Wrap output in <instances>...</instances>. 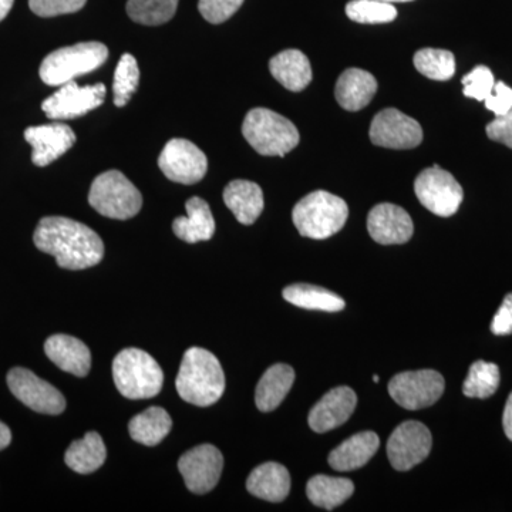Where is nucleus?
<instances>
[{
  "label": "nucleus",
  "instance_id": "nucleus-1",
  "mask_svg": "<svg viewBox=\"0 0 512 512\" xmlns=\"http://www.w3.org/2000/svg\"><path fill=\"white\" fill-rule=\"evenodd\" d=\"M33 241L37 249L55 256L60 268L82 271L99 264L104 244L92 228L64 217H46L37 225Z\"/></svg>",
  "mask_w": 512,
  "mask_h": 512
},
{
  "label": "nucleus",
  "instance_id": "nucleus-2",
  "mask_svg": "<svg viewBox=\"0 0 512 512\" xmlns=\"http://www.w3.org/2000/svg\"><path fill=\"white\" fill-rule=\"evenodd\" d=\"M175 387L185 402L208 407L221 399L225 390V375L220 360L202 348H190L184 353Z\"/></svg>",
  "mask_w": 512,
  "mask_h": 512
},
{
  "label": "nucleus",
  "instance_id": "nucleus-3",
  "mask_svg": "<svg viewBox=\"0 0 512 512\" xmlns=\"http://www.w3.org/2000/svg\"><path fill=\"white\" fill-rule=\"evenodd\" d=\"M349 217L348 204L328 191L303 197L292 212L293 224L302 237L326 239L338 234Z\"/></svg>",
  "mask_w": 512,
  "mask_h": 512
},
{
  "label": "nucleus",
  "instance_id": "nucleus-4",
  "mask_svg": "<svg viewBox=\"0 0 512 512\" xmlns=\"http://www.w3.org/2000/svg\"><path fill=\"white\" fill-rule=\"evenodd\" d=\"M242 134L256 153L266 157H285L301 140L291 120L262 107L249 111Z\"/></svg>",
  "mask_w": 512,
  "mask_h": 512
},
{
  "label": "nucleus",
  "instance_id": "nucleus-5",
  "mask_svg": "<svg viewBox=\"0 0 512 512\" xmlns=\"http://www.w3.org/2000/svg\"><path fill=\"white\" fill-rule=\"evenodd\" d=\"M117 389L130 400L151 399L163 389L164 373L160 365L144 350H121L113 362Z\"/></svg>",
  "mask_w": 512,
  "mask_h": 512
},
{
  "label": "nucleus",
  "instance_id": "nucleus-6",
  "mask_svg": "<svg viewBox=\"0 0 512 512\" xmlns=\"http://www.w3.org/2000/svg\"><path fill=\"white\" fill-rule=\"evenodd\" d=\"M109 49L100 42H84L62 47L40 64V79L47 86L60 87L76 77L94 72L106 63Z\"/></svg>",
  "mask_w": 512,
  "mask_h": 512
},
{
  "label": "nucleus",
  "instance_id": "nucleus-7",
  "mask_svg": "<svg viewBox=\"0 0 512 512\" xmlns=\"http://www.w3.org/2000/svg\"><path fill=\"white\" fill-rule=\"evenodd\" d=\"M89 204L111 220H130L143 207V197L136 185L117 170L106 171L93 181Z\"/></svg>",
  "mask_w": 512,
  "mask_h": 512
},
{
  "label": "nucleus",
  "instance_id": "nucleus-8",
  "mask_svg": "<svg viewBox=\"0 0 512 512\" xmlns=\"http://www.w3.org/2000/svg\"><path fill=\"white\" fill-rule=\"evenodd\" d=\"M414 192L424 208L439 217L456 214L464 192L456 178L439 165L421 171L414 183Z\"/></svg>",
  "mask_w": 512,
  "mask_h": 512
},
{
  "label": "nucleus",
  "instance_id": "nucleus-9",
  "mask_svg": "<svg viewBox=\"0 0 512 512\" xmlns=\"http://www.w3.org/2000/svg\"><path fill=\"white\" fill-rule=\"evenodd\" d=\"M444 389V377L431 369L399 373L389 383L390 396L394 402L407 410L433 406L443 396Z\"/></svg>",
  "mask_w": 512,
  "mask_h": 512
},
{
  "label": "nucleus",
  "instance_id": "nucleus-10",
  "mask_svg": "<svg viewBox=\"0 0 512 512\" xmlns=\"http://www.w3.org/2000/svg\"><path fill=\"white\" fill-rule=\"evenodd\" d=\"M158 167L168 180L191 185L200 183L208 170L204 151L184 138H173L165 144L158 157Z\"/></svg>",
  "mask_w": 512,
  "mask_h": 512
},
{
  "label": "nucleus",
  "instance_id": "nucleus-11",
  "mask_svg": "<svg viewBox=\"0 0 512 512\" xmlns=\"http://www.w3.org/2000/svg\"><path fill=\"white\" fill-rule=\"evenodd\" d=\"M106 86L103 83L80 87L76 82L60 86L55 94L42 103L50 120H72L82 117L89 111L99 109L106 99Z\"/></svg>",
  "mask_w": 512,
  "mask_h": 512
},
{
  "label": "nucleus",
  "instance_id": "nucleus-12",
  "mask_svg": "<svg viewBox=\"0 0 512 512\" xmlns=\"http://www.w3.org/2000/svg\"><path fill=\"white\" fill-rule=\"evenodd\" d=\"M433 437L419 421H406L393 431L387 441V457L394 470L409 471L429 457Z\"/></svg>",
  "mask_w": 512,
  "mask_h": 512
},
{
  "label": "nucleus",
  "instance_id": "nucleus-13",
  "mask_svg": "<svg viewBox=\"0 0 512 512\" xmlns=\"http://www.w3.org/2000/svg\"><path fill=\"white\" fill-rule=\"evenodd\" d=\"M8 386L16 399L37 413L56 416L66 409V400L55 386L23 367L10 370Z\"/></svg>",
  "mask_w": 512,
  "mask_h": 512
},
{
  "label": "nucleus",
  "instance_id": "nucleus-14",
  "mask_svg": "<svg viewBox=\"0 0 512 512\" xmlns=\"http://www.w3.org/2000/svg\"><path fill=\"white\" fill-rule=\"evenodd\" d=\"M224 457L217 447L202 444L191 448L178 460V470L185 485L194 494L210 493L220 481Z\"/></svg>",
  "mask_w": 512,
  "mask_h": 512
},
{
  "label": "nucleus",
  "instance_id": "nucleus-15",
  "mask_svg": "<svg viewBox=\"0 0 512 512\" xmlns=\"http://www.w3.org/2000/svg\"><path fill=\"white\" fill-rule=\"evenodd\" d=\"M369 134L375 146L392 150H409L423 141L420 124L397 109L380 111L372 121Z\"/></svg>",
  "mask_w": 512,
  "mask_h": 512
},
{
  "label": "nucleus",
  "instance_id": "nucleus-16",
  "mask_svg": "<svg viewBox=\"0 0 512 512\" xmlns=\"http://www.w3.org/2000/svg\"><path fill=\"white\" fill-rule=\"evenodd\" d=\"M367 229L377 244L402 245L413 237L414 225L402 207L384 202L369 212Z\"/></svg>",
  "mask_w": 512,
  "mask_h": 512
},
{
  "label": "nucleus",
  "instance_id": "nucleus-17",
  "mask_svg": "<svg viewBox=\"0 0 512 512\" xmlns=\"http://www.w3.org/2000/svg\"><path fill=\"white\" fill-rule=\"evenodd\" d=\"M25 140L33 148V164L46 167L76 144V134L66 124L53 123L26 128Z\"/></svg>",
  "mask_w": 512,
  "mask_h": 512
},
{
  "label": "nucleus",
  "instance_id": "nucleus-18",
  "mask_svg": "<svg viewBox=\"0 0 512 512\" xmlns=\"http://www.w3.org/2000/svg\"><path fill=\"white\" fill-rule=\"evenodd\" d=\"M356 393L348 386L336 387L326 393L309 413V426L316 433H326L342 426L355 412Z\"/></svg>",
  "mask_w": 512,
  "mask_h": 512
},
{
  "label": "nucleus",
  "instance_id": "nucleus-19",
  "mask_svg": "<svg viewBox=\"0 0 512 512\" xmlns=\"http://www.w3.org/2000/svg\"><path fill=\"white\" fill-rule=\"evenodd\" d=\"M45 352L63 372L77 377L89 375L92 353L82 340L69 335H53L46 340Z\"/></svg>",
  "mask_w": 512,
  "mask_h": 512
},
{
  "label": "nucleus",
  "instance_id": "nucleus-20",
  "mask_svg": "<svg viewBox=\"0 0 512 512\" xmlns=\"http://www.w3.org/2000/svg\"><path fill=\"white\" fill-rule=\"evenodd\" d=\"M380 447V439L373 431H362L343 441L329 454V466L336 471H353L372 460Z\"/></svg>",
  "mask_w": 512,
  "mask_h": 512
},
{
  "label": "nucleus",
  "instance_id": "nucleus-21",
  "mask_svg": "<svg viewBox=\"0 0 512 512\" xmlns=\"http://www.w3.org/2000/svg\"><path fill=\"white\" fill-rule=\"evenodd\" d=\"M377 92L375 76L362 69L345 70L336 83L335 96L342 109L359 111L369 106Z\"/></svg>",
  "mask_w": 512,
  "mask_h": 512
},
{
  "label": "nucleus",
  "instance_id": "nucleus-22",
  "mask_svg": "<svg viewBox=\"0 0 512 512\" xmlns=\"http://www.w3.org/2000/svg\"><path fill=\"white\" fill-rule=\"evenodd\" d=\"M185 210L187 217L175 218L173 222L174 234L188 244L210 241L215 234V220L208 202L192 197L185 204Z\"/></svg>",
  "mask_w": 512,
  "mask_h": 512
},
{
  "label": "nucleus",
  "instance_id": "nucleus-23",
  "mask_svg": "<svg viewBox=\"0 0 512 512\" xmlns=\"http://www.w3.org/2000/svg\"><path fill=\"white\" fill-rule=\"evenodd\" d=\"M247 490L261 500L281 503L291 491V476L282 464H261L249 474Z\"/></svg>",
  "mask_w": 512,
  "mask_h": 512
},
{
  "label": "nucleus",
  "instance_id": "nucleus-24",
  "mask_svg": "<svg viewBox=\"0 0 512 512\" xmlns=\"http://www.w3.org/2000/svg\"><path fill=\"white\" fill-rule=\"evenodd\" d=\"M224 202L241 224L252 225L264 211V192L252 181L235 180L225 187Z\"/></svg>",
  "mask_w": 512,
  "mask_h": 512
},
{
  "label": "nucleus",
  "instance_id": "nucleus-25",
  "mask_svg": "<svg viewBox=\"0 0 512 512\" xmlns=\"http://www.w3.org/2000/svg\"><path fill=\"white\" fill-rule=\"evenodd\" d=\"M269 70L291 92H302L312 82L311 62L301 50L289 49L278 53L269 62Z\"/></svg>",
  "mask_w": 512,
  "mask_h": 512
},
{
  "label": "nucleus",
  "instance_id": "nucleus-26",
  "mask_svg": "<svg viewBox=\"0 0 512 512\" xmlns=\"http://www.w3.org/2000/svg\"><path fill=\"white\" fill-rule=\"evenodd\" d=\"M295 382V370L291 366L278 363L269 367L256 386L255 403L261 412H274L284 402Z\"/></svg>",
  "mask_w": 512,
  "mask_h": 512
},
{
  "label": "nucleus",
  "instance_id": "nucleus-27",
  "mask_svg": "<svg viewBox=\"0 0 512 512\" xmlns=\"http://www.w3.org/2000/svg\"><path fill=\"white\" fill-rule=\"evenodd\" d=\"M107 451L104 441L96 431H90L83 439L73 441L67 448V467L79 474H90L99 470L106 461Z\"/></svg>",
  "mask_w": 512,
  "mask_h": 512
},
{
  "label": "nucleus",
  "instance_id": "nucleus-28",
  "mask_svg": "<svg viewBox=\"0 0 512 512\" xmlns=\"http://www.w3.org/2000/svg\"><path fill=\"white\" fill-rule=\"evenodd\" d=\"M173 420L163 407H150L137 414L128 424L131 439L143 446L154 447L170 434Z\"/></svg>",
  "mask_w": 512,
  "mask_h": 512
},
{
  "label": "nucleus",
  "instance_id": "nucleus-29",
  "mask_svg": "<svg viewBox=\"0 0 512 512\" xmlns=\"http://www.w3.org/2000/svg\"><path fill=\"white\" fill-rule=\"evenodd\" d=\"M355 493V484L349 478L315 476L306 484V494L313 505L332 511L348 501Z\"/></svg>",
  "mask_w": 512,
  "mask_h": 512
},
{
  "label": "nucleus",
  "instance_id": "nucleus-30",
  "mask_svg": "<svg viewBox=\"0 0 512 512\" xmlns=\"http://www.w3.org/2000/svg\"><path fill=\"white\" fill-rule=\"evenodd\" d=\"M285 301L298 306V308L308 309V311L322 312H340L345 309V301L339 295L320 288V286L308 284H296L288 286L282 292Z\"/></svg>",
  "mask_w": 512,
  "mask_h": 512
},
{
  "label": "nucleus",
  "instance_id": "nucleus-31",
  "mask_svg": "<svg viewBox=\"0 0 512 512\" xmlns=\"http://www.w3.org/2000/svg\"><path fill=\"white\" fill-rule=\"evenodd\" d=\"M500 380V367L495 363L477 360L470 367V372L464 382L463 393L471 399H488L497 392Z\"/></svg>",
  "mask_w": 512,
  "mask_h": 512
},
{
  "label": "nucleus",
  "instance_id": "nucleus-32",
  "mask_svg": "<svg viewBox=\"0 0 512 512\" xmlns=\"http://www.w3.org/2000/svg\"><path fill=\"white\" fill-rule=\"evenodd\" d=\"M178 0H128L127 13L140 25L158 26L170 22L177 12Z\"/></svg>",
  "mask_w": 512,
  "mask_h": 512
},
{
  "label": "nucleus",
  "instance_id": "nucleus-33",
  "mask_svg": "<svg viewBox=\"0 0 512 512\" xmlns=\"http://www.w3.org/2000/svg\"><path fill=\"white\" fill-rule=\"evenodd\" d=\"M414 66L431 80L447 82L456 73V57L448 50L421 49L414 55Z\"/></svg>",
  "mask_w": 512,
  "mask_h": 512
},
{
  "label": "nucleus",
  "instance_id": "nucleus-34",
  "mask_svg": "<svg viewBox=\"0 0 512 512\" xmlns=\"http://www.w3.org/2000/svg\"><path fill=\"white\" fill-rule=\"evenodd\" d=\"M138 83H140V69H138L136 57L126 53L121 56L114 73V104L117 107L127 106L128 101L137 92Z\"/></svg>",
  "mask_w": 512,
  "mask_h": 512
},
{
  "label": "nucleus",
  "instance_id": "nucleus-35",
  "mask_svg": "<svg viewBox=\"0 0 512 512\" xmlns=\"http://www.w3.org/2000/svg\"><path fill=\"white\" fill-rule=\"evenodd\" d=\"M346 15L353 22L376 25L393 22L397 18V10L392 3L380 0H350L346 5Z\"/></svg>",
  "mask_w": 512,
  "mask_h": 512
},
{
  "label": "nucleus",
  "instance_id": "nucleus-36",
  "mask_svg": "<svg viewBox=\"0 0 512 512\" xmlns=\"http://www.w3.org/2000/svg\"><path fill=\"white\" fill-rule=\"evenodd\" d=\"M464 86V96L470 99L484 101L494 89V74L488 67L477 66L461 80Z\"/></svg>",
  "mask_w": 512,
  "mask_h": 512
},
{
  "label": "nucleus",
  "instance_id": "nucleus-37",
  "mask_svg": "<svg viewBox=\"0 0 512 512\" xmlns=\"http://www.w3.org/2000/svg\"><path fill=\"white\" fill-rule=\"evenodd\" d=\"M244 0H200L198 10L212 25H220L238 12Z\"/></svg>",
  "mask_w": 512,
  "mask_h": 512
},
{
  "label": "nucleus",
  "instance_id": "nucleus-38",
  "mask_svg": "<svg viewBox=\"0 0 512 512\" xmlns=\"http://www.w3.org/2000/svg\"><path fill=\"white\" fill-rule=\"evenodd\" d=\"M87 0H29V8L40 18L69 15L84 8Z\"/></svg>",
  "mask_w": 512,
  "mask_h": 512
},
{
  "label": "nucleus",
  "instance_id": "nucleus-39",
  "mask_svg": "<svg viewBox=\"0 0 512 512\" xmlns=\"http://www.w3.org/2000/svg\"><path fill=\"white\" fill-rule=\"evenodd\" d=\"M484 101L485 107L495 116H504L512 110V89L504 82L495 83L493 92Z\"/></svg>",
  "mask_w": 512,
  "mask_h": 512
},
{
  "label": "nucleus",
  "instance_id": "nucleus-40",
  "mask_svg": "<svg viewBox=\"0 0 512 512\" xmlns=\"http://www.w3.org/2000/svg\"><path fill=\"white\" fill-rule=\"evenodd\" d=\"M487 136L490 140L512 148V110L504 116L495 117V120L488 124Z\"/></svg>",
  "mask_w": 512,
  "mask_h": 512
},
{
  "label": "nucleus",
  "instance_id": "nucleus-41",
  "mask_svg": "<svg viewBox=\"0 0 512 512\" xmlns=\"http://www.w3.org/2000/svg\"><path fill=\"white\" fill-rule=\"evenodd\" d=\"M491 332L497 336L511 335L512 333V293L505 296L500 309L495 313Z\"/></svg>",
  "mask_w": 512,
  "mask_h": 512
},
{
  "label": "nucleus",
  "instance_id": "nucleus-42",
  "mask_svg": "<svg viewBox=\"0 0 512 512\" xmlns=\"http://www.w3.org/2000/svg\"><path fill=\"white\" fill-rule=\"evenodd\" d=\"M503 426L505 434L512 441V393L508 397L507 404H505Z\"/></svg>",
  "mask_w": 512,
  "mask_h": 512
},
{
  "label": "nucleus",
  "instance_id": "nucleus-43",
  "mask_svg": "<svg viewBox=\"0 0 512 512\" xmlns=\"http://www.w3.org/2000/svg\"><path fill=\"white\" fill-rule=\"evenodd\" d=\"M10 441H12V433H10L9 427L0 421V451L5 450Z\"/></svg>",
  "mask_w": 512,
  "mask_h": 512
},
{
  "label": "nucleus",
  "instance_id": "nucleus-44",
  "mask_svg": "<svg viewBox=\"0 0 512 512\" xmlns=\"http://www.w3.org/2000/svg\"><path fill=\"white\" fill-rule=\"evenodd\" d=\"M15 0H0V22L9 15Z\"/></svg>",
  "mask_w": 512,
  "mask_h": 512
},
{
  "label": "nucleus",
  "instance_id": "nucleus-45",
  "mask_svg": "<svg viewBox=\"0 0 512 512\" xmlns=\"http://www.w3.org/2000/svg\"><path fill=\"white\" fill-rule=\"evenodd\" d=\"M380 2H386V3H403V2H412V0H380Z\"/></svg>",
  "mask_w": 512,
  "mask_h": 512
},
{
  "label": "nucleus",
  "instance_id": "nucleus-46",
  "mask_svg": "<svg viewBox=\"0 0 512 512\" xmlns=\"http://www.w3.org/2000/svg\"><path fill=\"white\" fill-rule=\"evenodd\" d=\"M380 377L379 376H373V382L379 383Z\"/></svg>",
  "mask_w": 512,
  "mask_h": 512
}]
</instances>
